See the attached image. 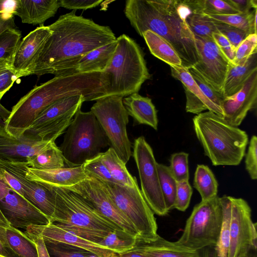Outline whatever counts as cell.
<instances>
[{"mask_svg": "<svg viewBox=\"0 0 257 257\" xmlns=\"http://www.w3.org/2000/svg\"><path fill=\"white\" fill-rule=\"evenodd\" d=\"M35 243L37 249L38 257H50L47 249L43 238L39 235L26 233Z\"/></svg>", "mask_w": 257, "mask_h": 257, "instance_id": "cell-55", "label": "cell"}, {"mask_svg": "<svg viewBox=\"0 0 257 257\" xmlns=\"http://www.w3.org/2000/svg\"><path fill=\"white\" fill-rule=\"evenodd\" d=\"M44 241L50 257H98L87 250L68 243L46 240Z\"/></svg>", "mask_w": 257, "mask_h": 257, "instance_id": "cell-39", "label": "cell"}, {"mask_svg": "<svg viewBox=\"0 0 257 257\" xmlns=\"http://www.w3.org/2000/svg\"><path fill=\"white\" fill-rule=\"evenodd\" d=\"M5 1L4 0H0V13L4 12L5 8H4V5H5Z\"/></svg>", "mask_w": 257, "mask_h": 257, "instance_id": "cell-60", "label": "cell"}, {"mask_svg": "<svg viewBox=\"0 0 257 257\" xmlns=\"http://www.w3.org/2000/svg\"><path fill=\"white\" fill-rule=\"evenodd\" d=\"M194 187L198 191L201 201L217 196L218 184L211 170L206 165H197L194 178Z\"/></svg>", "mask_w": 257, "mask_h": 257, "instance_id": "cell-32", "label": "cell"}, {"mask_svg": "<svg viewBox=\"0 0 257 257\" xmlns=\"http://www.w3.org/2000/svg\"><path fill=\"white\" fill-rule=\"evenodd\" d=\"M117 45V40L95 49L80 59L68 72H103L108 66Z\"/></svg>", "mask_w": 257, "mask_h": 257, "instance_id": "cell-25", "label": "cell"}, {"mask_svg": "<svg viewBox=\"0 0 257 257\" xmlns=\"http://www.w3.org/2000/svg\"><path fill=\"white\" fill-rule=\"evenodd\" d=\"M0 210L11 226L26 229L31 225H46L50 219L25 197L0 178Z\"/></svg>", "mask_w": 257, "mask_h": 257, "instance_id": "cell-14", "label": "cell"}, {"mask_svg": "<svg viewBox=\"0 0 257 257\" xmlns=\"http://www.w3.org/2000/svg\"><path fill=\"white\" fill-rule=\"evenodd\" d=\"M193 122L196 137L213 165L237 166L241 163L248 143L246 132L210 111L195 115Z\"/></svg>", "mask_w": 257, "mask_h": 257, "instance_id": "cell-3", "label": "cell"}, {"mask_svg": "<svg viewBox=\"0 0 257 257\" xmlns=\"http://www.w3.org/2000/svg\"><path fill=\"white\" fill-rule=\"evenodd\" d=\"M231 216L228 257H240L256 250V223L251 219V209L243 199L230 196Z\"/></svg>", "mask_w": 257, "mask_h": 257, "instance_id": "cell-12", "label": "cell"}, {"mask_svg": "<svg viewBox=\"0 0 257 257\" xmlns=\"http://www.w3.org/2000/svg\"><path fill=\"white\" fill-rule=\"evenodd\" d=\"M11 114V111L8 110L0 102V117L6 121Z\"/></svg>", "mask_w": 257, "mask_h": 257, "instance_id": "cell-58", "label": "cell"}, {"mask_svg": "<svg viewBox=\"0 0 257 257\" xmlns=\"http://www.w3.org/2000/svg\"><path fill=\"white\" fill-rule=\"evenodd\" d=\"M102 1L94 0H59L60 7L68 10H87L96 7Z\"/></svg>", "mask_w": 257, "mask_h": 257, "instance_id": "cell-49", "label": "cell"}, {"mask_svg": "<svg viewBox=\"0 0 257 257\" xmlns=\"http://www.w3.org/2000/svg\"><path fill=\"white\" fill-rule=\"evenodd\" d=\"M50 34L49 27L42 25L30 32L21 40L13 59L17 79L22 77Z\"/></svg>", "mask_w": 257, "mask_h": 257, "instance_id": "cell-21", "label": "cell"}, {"mask_svg": "<svg viewBox=\"0 0 257 257\" xmlns=\"http://www.w3.org/2000/svg\"><path fill=\"white\" fill-rule=\"evenodd\" d=\"M6 122L0 117V131H5Z\"/></svg>", "mask_w": 257, "mask_h": 257, "instance_id": "cell-59", "label": "cell"}, {"mask_svg": "<svg viewBox=\"0 0 257 257\" xmlns=\"http://www.w3.org/2000/svg\"><path fill=\"white\" fill-rule=\"evenodd\" d=\"M0 178L14 191L24 197V191L21 183L15 176L1 167H0Z\"/></svg>", "mask_w": 257, "mask_h": 257, "instance_id": "cell-52", "label": "cell"}, {"mask_svg": "<svg viewBox=\"0 0 257 257\" xmlns=\"http://www.w3.org/2000/svg\"><path fill=\"white\" fill-rule=\"evenodd\" d=\"M212 20L239 29L248 35L256 34V9L245 13L227 15H207Z\"/></svg>", "mask_w": 257, "mask_h": 257, "instance_id": "cell-34", "label": "cell"}, {"mask_svg": "<svg viewBox=\"0 0 257 257\" xmlns=\"http://www.w3.org/2000/svg\"><path fill=\"white\" fill-rule=\"evenodd\" d=\"M28 166L25 163L1 162L0 167L5 169L21 183L24 197L51 220L55 211V195L50 186L31 181L25 177Z\"/></svg>", "mask_w": 257, "mask_h": 257, "instance_id": "cell-16", "label": "cell"}, {"mask_svg": "<svg viewBox=\"0 0 257 257\" xmlns=\"http://www.w3.org/2000/svg\"><path fill=\"white\" fill-rule=\"evenodd\" d=\"M118 257H147L144 255L137 252L129 250L121 253L118 254Z\"/></svg>", "mask_w": 257, "mask_h": 257, "instance_id": "cell-57", "label": "cell"}, {"mask_svg": "<svg viewBox=\"0 0 257 257\" xmlns=\"http://www.w3.org/2000/svg\"><path fill=\"white\" fill-rule=\"evenodd\" d=\"M0 164H1V161H0Z\"/></svg>", "mask_w": 257, "mask_h": 257, "instance_id": "cell-63", "label": "cell"}, {"mask_svg": "<svg viewBox=\"0 0 257 257\" xmlns=\"http://www.w3.org/2000/svg\"><path fill=\"white\" fill-rule=\"evenodd\" d=\"M13 58H0V100L17 80Z\"/></svg>", "mask_w": 257, "mask_h": 257, "instance_id": "cell-42", "label": "cell"}, {"mask_svg": "<svg viewBox=\"0 0 257 257\" xmlns=\"http://www.w3.org/2000/svg\"><path fill=\"white\" fill-rule=\"evenodd\" d=\"M171 74L175 79L182 82L184 88L193 94L205 107L206 110L213 112L223 117L222 109L212 103L200 90L198 85L192 78L188 69L183 67L170 66Z\"/></svg>", "mask_w": 257, "mask_h": 257, "instance_id": "cell-29", "label": "cell"}, {"mask_svg": "<svg viewBox=\"0 0 257 257\" xmlns=\"http://www.w3.org/2000/svg\"><path fill=\"white\" fill-rule=\"evenodd\" d=\"M137 238L122 230H116L108 234L99 244L119 254L131 250Z\"/></svg>", "mask_w": 257, "mask_h": 257, "instance_id": "cell-38", "label": "cell"}, {"mask_svg": "<svg viewBox=\"0 0 257 257\" xmlns=\"http://www.w3.org/2000/svg\"><path fill=\"white\" fill-rule=\"evenodd\" d=\"M130 250L147 257H201L199 250L169 241L159 235L156 239L149 241L137 238L134 247Z\"/></svg>", "mask_w": 257, "mask_h": 257, "instance_id": "cell-22", "label": "cell"}, {"mask_svg": "<svg viewBox=\"0 0 257 257\" xmlns=\"http://www.w3.org/2000/svg\"><path fill=\"white\" fill-rule=\"evenodd\" d=\"M201 257H217L215 246H208L199 250Z\"/></svg>", "mask_w": 257, "mask_h": 257, "instance_id": "cell-56", "label": "cell"}, {"mask_svg": "<svg viewBox=\"0 0 257 257\" xmlns=\"http://www.w3.org/2000/svg\"><path fill=\"white\" fill-rule=\"evenodd\" d=\"M86 174L87 177L84 180L66 189L83 197L118 228L138 238L135 227L114 205L102 182Z\"/></svg>", "mask_w": 257, "mask_h": 257, "instance_id": "cell-13", "label": "cell"}, {"mask_svg": "<svg viewBox=\"0 0 257 257\" xmlns=\"http://www.w3.org/2000/svg\"><path fill=\"white\" fill-rule=\"evenodd\" d=\"M140 179L141 191L155 214L165 216L168 211L161 191L157 164L153 150L143 136L134 141L132 153Z\"/></svg>", "mask_w": 257, "mask_h": 257, "instance_id": "cell-11", "label": "cell"}, {"mask_svg": "<svg viewBox=\"0 0 257 257\" xmlns=\"http://www.w3.org/2000/svg\"><path fill=\"white\" fill-rule=\"evenodd\" d=\"M240 13L251 11V9L257 8L256 0H228Z\"/></svg>", "mask_w": 257, "mask_h": 257, "instance_id": "cell-53", "label": "cell"}, {"mask_svg": "<svg viewBox=\"0 0 257 257\" xmlns=\"http://www.w3.org/2000/svg\"><path fill=\"white\" fill-rule=\"evenodd\" d=\"M257 98V70L235 94L225 98L222 103L223 118L232 126L238 127L249 110L256 106Z\"/></svg>", "mask_w": 257, "mask_h": 257, "instance_id": "cell-17", "label": "cell"}, {"mask_svg": "<svg viewBox=\"0 0 257 257\" xmlns=\"http://www.w3.org/2000/svg\"><path fill=\"white\" fill-rule=\"evenodd\" d=\"M157 166L161 191L166 208L169 212L174 208L177 182L172 175L168 166L158 163Z\"/></svg>", "mask_w": 257, "mask_h": 257, "instance_id": "cell-36", "label": "cell"}, {"mask_svg": "<svg viewBox=\"0 0 257 257\" xmlns=\"http://www.w3.org/2000/svg\"><path fill=\"white\" fill-rule=\"evenodd\" d=\"M256 70V52L250 56L243 64L235 65L230 63L222 90L224 98L241 90L248 78Z\"/></svg>", "mask_w": 257, "mask_h": 257, "instance_id": "cell-26", "label": "cell"}, {"mask_svg": "<svg viewBox=\"0 0 257 257\" xmlns=\"http://www.w3.org/2000/svg\"><path fill=\"white\" fill-rule=\"evenodd\" d=\"M54 142L17 139L5 131H0V161L27 164L31 157L42 152Z\"/></svg>", "mask_w": 257, "mask_h": 257, "instance_id": "cell-19", "label": "cell"}, {"mask_svg": "<svg viewBox=\"0 0 257 257\" xmlns=\"http://www.w3.org/2000/svg\"><path fill=\"white\" fill-rule=\"evenodd\" d=\"M101 160L116 184L133 187L137 184V179L128 171L126 164L111 147L100 153Z\"/></svg>", "mask_w": 257, "mask_h": 257, "instance_id": "cell-28", "label": "cell"}, {"mask_svg": "<svg viewBox=\"0 0 257 257\" xmlns=\"http://www.w3.org/2000/svg\"><path fill=\"white\" fill-rule=\"evenodd\" d=\"M101 181L114 205L135 227L139 235L137 238L145 241L156 239L159 235L155 213L145 199L138 183L129 187Z\"/></svg>", "mask_w": 257, "mask_h": 257, "instance_id": "cell-8", "label": "cell"}, {"mask_svg": "<svg viewBox=\"0 0 257 257\" xmlns=\"http://www.w3.org/2000/svg\"><path fill=\"white\" fill-rule=\"evenodd\" d=\"M21 36V32L17 28L8 29L0 35V58H14Z\"/></svg>", "mask_w": 257, "mask_h": 257, "instance_id": "cell-40", "label": "cell"}, {"mask_svg": "<svg viewBox=\"0 0 257 257\" xmlns=\"http://www.w3.org/2000/svg\"><path fill=\"white\" fill-rule=\"evenodd\" d=\"M240 257H251V255L250 254H246V255H244L241 256Z\"/></svg>", "mask_w": 257, "mask_h": 257, "instance_id": "cell-62", "label": "cell"}, {"mask_svg": "<svg viewBox=\"0 0 257 257\" xmlns=\"http://www.w3.org/2000/svg\"><path fill=\"white\" fill-rule=\"evenodd\" d=\"M186 21L194 36L212 38L218 32L214 21L203 13L191 11Z\"/></svg>", "mask_w": 257, "mask_h": 257, "instance_id": "cell-37", "label": "cell"}, {"mask_svg": "<svg viewBox=\"0 0 257 257\" xmlns=\"http://www.w3.org/2000/svg\"><path fill=\"white\" fill-rule=\"evenodd\" d=\"M191 11L207 15H227L240 13L228 0H184Z\"/></svg>", "mask_w": 257, "mask_h": 257, "instance_id": "cell-33", "label": "cell"}, {"mask_svg": "<svg viewBox=\"0 0 257 257\" xmlns=\"http://www.w3.org/2000/svg\"><path fill=\"white\" fill-rule=\"evenodd\" d=\"M256 34L248 35L237 46L231 64L238 65L243 64L250 56L257 52Z\"/></svg>", "mask_w": 257, "mask_h": 257, "instance_id": "cell-43", "label": "cell"}, {"mask_svg": "<svg viewBox=\"0 0 257 257\" xmlns=\"http://www.w3.org/2000/svg\"><path fill=\"white\" fill-rule=\"evenodd\" d=\"M25 177L30 180L50 186L66 188L84 180L87 174L83 165L51 170H37L27 166Z\"/></svg>", "mask_w": 257, "mask_h": 257, "instance_id": "cell-20", "label": "cell"}, {"mask_svg": "<svg viewBox=\"0 0 257 257\" xmlns=\"http://www.w3.org/2000/svg\"><path fill=\"white\" fill-rule=\"evenodd\" d=\"M63 155L55 142L42 152L32 156L28 161L29 168L37 170H51L64 167Z\"/></svg>", "mask_w": 257, "mask_h": 257, "instance_id": "cell-30", "label": "cell"}, {"mask_svg": "<svg viewBox=\"0 0 257 257\" xmlns=\"http://www.w3.org/2000/svg\"><path fill=\"white\" fill-rule=\"evenodd\" d=\"M83 102L82 95L55 101L37 116L21 138L35 141H55L65 132Z\"/></svg>", "mask_w": 257, "mask_h": 257, "instance_id": "cell-10", "label": "cell"}, {"mask_svg": "<svg viewBox=\"0 0 257 257\" xmlns=\"http://www.w3.org/2000/svg\"><path fill=\"white\" fill-rule=\"evenodd\" d=\"M116 40L112 58L103 73L108 83L106 96L123 97L138 93L151 75L139 44L125 34L121 35Z\"/></svg>", "mask_w": 257, "mask_h": 257, "instance_id": "cell-5", "label": "cell"}, {"mask_svg": "<svg viewBox=\"0 0 257 257\" xmlns=\"http://www.w3.org/2000/svg\"><path fill=\"white\" fill-rule=\"evenodd\" d=\"M188 70L205 96L215 105L222 109V103L224 99L222 94L214 89L194 68L190 67Z\"/></svg>", "mask_w": 257, "mask_h": 257, "instance_id": "cell-45", "label": "cell"}, {"mask_svg": "<svg viewBox=\"0 0 257 257\" xmlns=\"http://www.w3.org/2000/svg\"><path fill=\"white\" fill-rule=\"evenodd\" d=\"M8 224L0 219V257H20L10 247L8 242L5 229Z\"/></svg>", "mask_w": 257, "mask_h": 257, "instance_id": "cell-51", "label": "cell"}, {"mask_svg": "<svg viewBox=\"0 0 257 257\" xmlns=\"http://www.w3.org/2000/svg\"><path fill=\"white\" fill-rule=\"evenodd\" d=\"M0 219L3 220V221H5V222H6L8 223L7 222V220L6 219V218H5V217L4 216V215H3V214H2V213L1 210H0Z\"/></svg>", "mask_w": 257, "mask_h": 257, "instance_id": "cell-61", "label": "cell"}, {"mask_svg": "<svg viewBox=\"0 0 257 257\" xmlns=\"http://www.w3.org/2000/svg\"><path fill=\"white\" fill-rule=\"evenodd\" d=\"M48 27L51 34L22 77L68 74L85 54L116 39L109 27L77 16L75 10Z\"/></svg>", "mask_w": 257, "mask_h": 257, "instance_id": "cell-1", "label": "cell"}, {"mask_svg": "<svg viewBox=\"0 0 257 257\" xmlns=\"http://www.w3.org/2000/svg\"><path fill=\"white\" fill-rule=\"evenodd\" d=\"M60 7L59 0H17L12 14L23 23L41 25L54 17Z\"/></svg>", "mask_w": 257, "mask_h": 257, "instance_id": "cell-23", "label": "cell"}, {"mask_svg": "<svg viewBox=\"0 0 257 257\" xmlns=\"http://www.w3.org/2000/svg\"><path fill=\"white\" fill-rule=\"evenodd\" d=\"M190 10L184 0H127L124 13L131 25L142 36L150 30L164 38L189 68L199 61L194 36L186 21Z\"/></svg>", "mask_w": 257, "mask_h": 257, "instance_id": "cell-2", "label": "cell"}, {"mask_svg": "<svg viewBox=\"0 0 257 257\" xmlns=\"http://www.w3.org/2000/svg\"><path fill=\"white\" fill-rule=\"evenodd\" d=\"M100 153L93 158L85 161L82 165L86 173L90 174L101 181L116 183L108 169L103 163Z\"/></svg>", "mask_w": 257, "mask_h": 257, "instance_id": "cell-44", "label": "cell"}, {"mask_svg": "<svg viewBox=\"0 0 257 257\" xmlns=\"http://www.w3.org/2000/svg\"><path fill=\"white\" fill-rule=\"evenodd\" d=\"M212 38L222 52L232 63L235 56V50L227 39L219 32L214 33Z\"/></svg>", "mask_w": 257, "mask_h": 257, "instance_id": "cell-50", "label": "cell"}, {"mask_svg": "<svg viewBox=\"0 0 257 257\" xmlns=\"http://www.w3.org/2000/svg\"><path fill=\"white\" fill-rule=\"evenodd\" d=\"M214 22L218 32L227 39L235 50L248 36L245 32L236 27L222 22Z\"/></svg>", "mask_w": 257, "mask_h": 257, "instance_id": "cell-46", "label": "cell"}, {"mask_svg": "<svg viewBox=\"0 0 257 257\" xmlns=\"http://www.w3.org/2000/svg\"><path fill=\"white\" fill-rule=\"evenodd\" d=\"M189 154L181 152L173 154L170 158V171L177 182L189 181Z\"/></svg>", "mask_w": 257, "mask_h": 257, "instance_id": "cell-41", "label": "cell"}, {"mask_svg": "<svg viewBox=\"0 0 257 257\" xmlns=\"http://www.w3.org/2000/svg\"><path fill=\"white\" fill-rule=\"evenodd\" d=\"M194 38L199 61L192 67L196 70L214 89L222 94L224 80L231 63L212 37L194 36Z\"/></svg>", "mask_w": 257, "mask_h": 257, "instance_id": "cell-15", "label": "cell"}, {"mask_svg": "<svg viewBox=\"0 0 257 257\" xmlns=\"http://www.w3.org/2000/svg\"><path fill=\"white\" fill-rule=\"evenodd\" d=\"M25 232L41 236L46 240L64 242L82 248L98 257L118 256V253L107 247L80 237L51 222L46 225L29 226Z\"/></svg>", "mask_w": 257, "mask_h": 257, "instance_id": "cell-18", "label": "cell"}, {"mask_svg": "<svg viewBox=\"0 0 257 257\" xmlns=\"http://www.w3.org/2000/svg\"><path fill=\"white\" fill-rule=\"evenodd\" d=\"M223 219L220 197L216 196L196 204L176 242L195 250L216 246Z\"/></svg>", "mask_w": 257, "mask_h": 257, "instance_id": "cell-7", "label": "cell"}, {"mask_svg": "<svg viewBox=\"0 0 257 257\" xmlns=\"http://www.w3.org/2000/svg\"><path fill=\"white\" fill-rule=\"evenodd\" d=\"M222 208L223 219L220 233L215 246L217 257H228L230 245V222L231 205L230 196L220 197Z\"/></svg>", "mask_w": 257, "mask_h": 257, "instance_id": "cell-35", "label": "cell"}, {"mask_svg": "<svg viewBox=\"0 0 257 257\" xmlns=\"http://www.w3.org/2000/svg\"><path fill=\"white\" fill-rule=\"evenodd\" d=\"M123 97L108 95L95 100L90 108L104 131L109 142L110 147L126 164L132 152L126 126L128 115L122 102Z\"/></svg>", "mask_w": 257, "mask_h": 257, "instance_id": "cell-9", "label": "cell"}, {"mask_svg": "<svg viewBox=\"0 0 257 257\" xmlns=\"http://www.w3.org/2000/svg\"><path fill=\"white\" fill-rule=\"evenodd\" d=\"M192 193L189 181L177 182L174 208L181 211H185L189 205Z\"/></svg>", "mask_w": 257, "mask_h": 257, "instance_id": "cell-47", "label": "cell"}, {"mask_svg": "<svg viewBox=\"0 0 257 257\" xmlns=\"http://www.w3.org/2000/svg\"><path fill=\"white\" fill-rule=\"evenodd\" d=\"M16 28L15 16L12 13H0V35L8 29Z\"/></svg>", "mask_w": 257, "mask_h": 257, "instance_id": "cell-54", "label": "cell"}, {"mask_svg": "<svg viewBox=\"0 0 257 257\" xmlns=\"http://www.w3.org/2000/svg\"><path fill=\"white\" fill-rule=\"evenodd\" d=\"M5 229L10 247L20 257H38L35 243L25 233L10 224L6 225Z\"/></svg>", "mask_w": 257, "mask_h": 257, "instance_id": "cell-31", "label": "cell"}, {"mask_svg": "<svg viewBox=\"0 0 257 257\" xmlns=\"http://www.w3.org/2000/svg\"><path fill=\"white\" fill-rule=\"evenodd\" d=\"M51 187L55 195L51 223L98 244L109 233L120 230L78 194L64 188Z\"/></svg>", "mask_w": 257, "mask_h": 257, "instance_id": "cell-4", "label": "cell"}, {"mask_svg": "<svg viewBox=\"0 0 257 257\" xmlns=\"http://www.w3.org/2000/svg\"><path fill=\"white\" fill-rule=\"evenodd\" d=\"M109 146V142L92 112H83L81 107L65 131L59 148L69 167L82 165Z\"/></svg>", "mask_w": 257, "mask_h": 257, "instance_id": "cell-6", "label": "cell"}, {"mask_svg": "<svg viewBox=\"0 0 257 257\" xmlns=\"http://www.w3.org/2000/svg\"><path fill=\"white\" fill-rule=\"evenodd\" d=\"M245 169L252 180L257 179V137L252 136L245 155Z\"/></svg>", "mask_w": 257, "mask_h": 257, "instance_id": "cell-48", "label": "cell"}, {"mask_svg": "<svg viewBox=\"0 0 257 257\" xmlns=\"http://www.w3.org/2000/svg\"><path fill=\"white\" fill-rule=\"evenodd\" d=\"M151 53L170 66L182 67V61L174 48L163 37L147 30L142 34Z\"/></svg>", "mask_w": 257, "mask_h": 257, "instance_id": "cell-27", "label": "cell"}, {"mask_svg": "<svg viewBox=\"0 0 257 257\" xmlns=\"http://www.w3.org/2000/svg\"><path fill=\"white\" fill-rule=\"evenodd\" d=\"M122 102L135 124H146L158 130L157 111L151 98L135 93L123 98Z\"/></svg>", "mask_w": 257, "mask_h": 257, "instance_id": "cell-24", "label": "cell"}]
</instances>
